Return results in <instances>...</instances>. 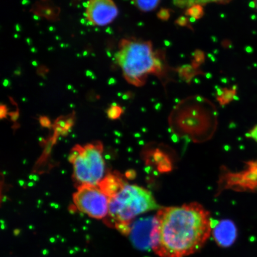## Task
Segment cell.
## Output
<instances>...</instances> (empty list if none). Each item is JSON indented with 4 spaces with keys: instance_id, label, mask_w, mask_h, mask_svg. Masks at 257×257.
Segmentation results:
<instances>
[{
    "instance_id": "obj_1",
    "label": "cell",
    "mask_w": 257,
    "mask_h": 257,
    "mask_svg": "<svg viewBox=\"0 0 257 257\" xmlns=\"http://www.w3.org/2000/svg\"><path fill=\"white\" fill-rule=\"evenodd\" d=\"M213 227L210 213L197 202L159 208L154 216L152 248L161 257L190 255L204 246Z\"/></svg>"
},
{
    "instance_id": "obj_2",
    "label": "cell",
    "mask_w": 257,
    "mask_h": 257,
    "mask_svg": "<svg viewBox=\"0 0 257 257\" xmlns=\"http://www.w3.org/2000/svg\"><path fill=\"white\" fill-rule=\"evenodd\" d=\"M115 60L124 79L137 87L146 85L150 75L156 76L164 86L172 80L170 73L173 69L167 62L165 53L154 50L151 41L123 38L118 43Z\"/></svg>"
},
{
    "instance_id": "obj_3",
    "label": "cell",
    "mask_w": 257,
    "mask_h": 257,
    "mask_svg": "<svg viewBox=\"0 0 257 257\" xmlns=\"http://www.w3.org/2000/svg\"><path fill=\"white\" fill-rule=\"evenodd\" d=\"M159 208L150 191L139 186L126 184L110 198L108 216L120 232L128 234L131 224L138 216Z\"/></svg>"
},
{
    "instance_id": "obj_4",
    "label": "cell",
    "mask_w": 257,
    "mask_h": 257,
    "mask_svg": "<svg viewBox=\"0 0 257 257\" xmlns=\"http://www.w3.org/2000/svg\"><path fill=\"white\" fill-rule=\"evenodd\" d=\"M103 146L100 143L85 146L77 145L69 157L73 167V178L79 186H98L104 178Z\"/></svg>"
},
{
    "instance_id": "obj_5",
    "label": "cell",
    "mask_w": 257,
    "mask_h": 257,
    "mask_svg": "<svg viewBox=\"0 0 257 257\" xmlns=\"http://www.w3.org/2000/svg\"><path fill=\"white\" fill-rule=\"evenodd\" d=\"M73 200L77 209L89 217L102 219L108 216L110 198L98 186H79Z\"/></svg>"
},
{
    "instance_id": "obj_6",
    "label": "cell",
    "mask_w": 257,
    "mask_h": 257,
    "mask_svg": "<svg viewBox=\"0 0 257 257\" xmlns=\"http://www.w3.org/2000/svg\"><path fill=\"white\" fill-rule=\"evenodd\" d=\"M118 12L112 0H89L86 6V16L91 23L104 27L113 22Z\"/></svg>"
},
{
    "instance_id": "obj_7",
    "label": "cell",
    "mask_w": 257,
    "mask_h": 257,
    "mask_svg": "<svg viewBox=\"0 0 257 257\" xmlns=\"http://www.w3.org/2000/svg\"><path fill=\"white\" fill-rule=\"evenodd\" d=\"M154 216L141 218L131 224L128 235L134 245L137 248H152V235Z\"/></svg>"
},
{
    "instance_id": "obj_8",
    "label": "cell",
    "mask_w": 257,
    "mask_h": 257,
    "mask_svg": "<svg viewBox=\"0 0 257 257\" xmlns=\"http://www.w3.org/2000/svg\"><path fill=\"white\" fill-rule=\"evenodd\" d=\"M214 239L220 246L229 247L232 245L237 237V228L230 220H222L213 228Z\"/></svg>"
},
{
    "instance_id": "obj_9",
    "label": "cell",
    "mask_w": 257,
    "mask_h": 257,
    "mask_svg": "<svg viewBox=\"0 0 257 257\" xmlns=\"http://www.w3.org/2000/svg\"><path fill=\"white\" fill-rule=\"evenodd\" d=\"M125 184L126 183L124 182L121 176L110 173L104 177L99 183L98 186L101 190L110 198L117 194Z\"/></svg>"
},
{
    "instance_id": "obj_10",
    "label": "cell",
    "mask_w": 257,
    "mask_h": 257,
    "mask_svg": "<svg viewBox=\"0 0 257 257\" xmlns=\"http://www.w3.org/2000/svg\"><path fill=\"white\" fill-rule=\"evenodd\" d=\"M231 0H173V4L179 8H190L194 6H205L209 3L226 4Z\"/></svg>"
},
{
    "instance_id": "obj_11",
    "label": "cell",
    "mask_w": 257,
    "mask_h": 257,
    "mask_svg": "<svg viewBox=\"0 0 257 257\" xmlns=\"http://www.w3.org/2000/svg\"><path fill=\"white\" fill-rule=\"evenodd\" d=\"M134 5L144 12L154 11L159 5L161 0H131Z\"/></svg>"
},
{
    "instance_id": "obj_12",
    "label": "cell",
    "mask_w": 257,
    "mask_h": 257,
    "mask_svg": "<svg viewBox=\"0 0 257 257\" xmlns=\"http://www.w3.org/2000/svg\"><path fill=\"white\" fill-rule=\"evenodd\" d=\"M236 95V90L234 89H222L218 91L217 100L221 105H226L232 101Z\"/></svg>"
},
{
    "instance_id": "obj_13",
    "label": "cell",
    "mask_w": 257,
    "mask_h": 257,
    "mask_svg": "<svg viewBox=\"0 0 257 257\" xmlns=\"http://www.w3.org/2000/svg\"><path fill=\"white\" fill-rule=\"evenodd\" d=\"M123 112V109L117 105H111L107 111L108 117L113 120L119 118Z\"/></svg>"
},
{
    "instance_id": "obj_14",
    "label": "cell",
    "mask_w": 257,
    "mask_h": 257,
    "mask_svg": "<svg viewBox=\"0 0 257 257\" xmlns=\"http://www.w3.org/2000/svg\"><path fill=\"white\" fill-rule=\"evenodd\" d=\"M186 14L188 15H190L192 17H194L196 19H199L203 15V11L201 6H194L192 7L189 8Z\"/></svg>"
},
{
    "instance_id": "obj_15",
    "label": "cell",
    "mask_w": 257,
    "mask_h": 257,
    "mask_svg": "<svg viewBox=\"0 0 257 257\" xmlns=\"http://www.w3.org/2000/svg\"><path fill=\"white\" fill-rule=\"evenodd\" d=\"M247 136L248 138H252V140L257 143V124L249 132L248 134H247Z\"/></svg>"
},
{
    "instance_id": "obj_16",
    "label": "cell",
    "mask_w": 257,
    "mask_h": 257,
    "mask_svg": "<svg viewBox=\"0 0 257 257\" xmlns=\"http://www.w3.org/2000/svg\"><path fill=\"white\" fill-rule=\"evenodd\" d=\"M159 14H163V15L159 16V17L162 19H168L170 16L168 11H165V10H163V11H160Z\"/></svg>"
},
{
    "instance_id": "obj_17",
    "label": "cell",
    "mask_w": 257,
    "mask_h": 257,
    "mask_svg": "<svg viewBox=\"0 0 257 257\" xmlns=\"http://www.w3.org/2000/svg\"><path fill=\"white\" fill-rule=\"evenodd\" d=\"M253 5H254V7L257 10V0H253Z\"/></svg>"
}]
</instances>
